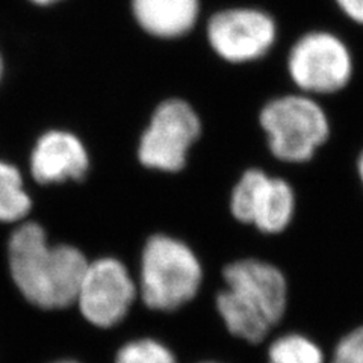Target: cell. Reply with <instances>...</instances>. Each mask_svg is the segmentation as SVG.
I'll return each mask as SVG.
<instances>
[{
  "label": "cell",
  "mask_w": 363,
  "mask_h": 363,
  "mask_svg": "<svg viewBox=\"0 0 363 363\" xmlns=\"http://www.w3.org/2000/svg\"><path fill=\"white\" fill-rule=\"evenodd\" d=\"M269 152L277 161L306 164L332 133L330 120L316 97L297 93L269 100L260 111Z\"/></svg>",
  "instance_id": "4"
},
{
  "label": "cell",
  "mask_w": 363,
  "mask_h": 363,
  "mask_svg": "<svg viewBox=\"0 0 363 363\" xmlns=\"http://www.w3.org/2000/svg\"><path fill=\"white\" fill-rule=\"evenodd\" d=\"M116 363H176L172 351L155 339H138L123 345Z\"/></svg>",
  "instance_id": "14"
},
{
  "label": "cell",
  "mask_w": 363,
  "mask_h": 363,
  "mask_svg": "<svg viewBox=\"0 0 363 363\" xmlns=\"http://www.w3.org/2000/svg\"><path fill=\"white\" fill-rule=\"evenodd\" d=\"M203 269L192 250L176 238L155 235L141 256L138 292L147 308L172 312L196 297Z\"/></svg>",
  "instance_id": "3"
},
{
  "label": "cell",
  "mask_w": 363,
  "mask_h": 363,
  "mask_svg": "<svg viewBox=\"0 0 363 363\" xmlns=\"http://www.w3.org/2000/svg\"><path fill=\"white\" fill-rule=\"evenodd\" d=\"M138 25L153 37L177 38L196 26L199 0H132Z\"/></svg>",
  "instance_id": "11"
},
{
  "label": "cell",
  "mask_w": 363,
  "mask_h": 363,
  "mask_svg": "<svg viewBox=\"0 0 363 363\" xmlns=\"http://www.w3.org/2000/svg\"><path fill=\"white\" fill-rule=\"evenodd\" d=\"M88 165L89 157L82 141L64 130L45 132L30 155V174L43 185L82 179Z\"/></svg>",
  "instance_id": "10"
},
{
  "label": "cell",
  "mask_w": 363,
  "mask_h": 363,
  "mask_svg": "<svg viewBox=\"0 0 363 363\" xmlns=\"http://www.w3.org/2000/svg\"><path fill=\"white\" fill-rule=\"evenodd\" d=\"M335 4L348 20L363 26V0H335Z\"/></svg>",
  "instance_id": "16"
},
{
  "label": "cell",
  "mask_w": 363,
  "mask_h": 363,
  "mask_svg": "<svg viewBox=\"0 0 363 363\" xmlns=\"http://www.w3.org/2000/svg\"><path fill=\"white\" fill-rule=\"evenodd\" d=\"M55 363H77V362H73V360H61V362H55Z\"/></svg>",
  "instance_id": "20"
},
{
  "label": "cell",
  "mask_w": 363,
  "mask_h": 363,
  "mask_svg": "<svg viewBox=\"0 0 363 363\" xmlns=\"http://www.w3.org/2000/svg\"><path fill=\"white\" fill-rule=\"evenodd\" d=\"M201 132L200 118L186 101L169 99L153 112L138 147L140 162L152 169L174 173L185 167L189 147Z\"/></svg>",
  "instance_id": "6"
},
{
  "label": "cell",
  "mask_w": 363,
  "mask_h": 363,
  "mask_svg": "<svg viewBox=\"0 0 363 363\" xmlns=\"http://www.w3.org/2000/svg\"><path fill=\"white\" fill-rule=\"evenodd\" d=\"M297 199L288 180L269 176L260 168L247 169L233 188L230 211L244 224L267 235H279L291 225Z\"/></svg>",
  "instance_id": "7"
},
{
  "label": "cell",
  "mask_w": 363,
  "mask_h": 363,
  "mask_svg": "<svg viewBox=\"0 0 363 363\" xmlns=\"http://www.w3.org/2000/svg\"><path fill=\"white\" fill-rule=\"evenodd\" d=\"M32 208L18 168L0 161V223L20 221Z\"/></svg>",
  "instance_id": "12"
},
{
  "label": "cell",
  "mask_w": 363,
  "mask_h": 363,
  "mask_svg": "<svg viewBox=\"0 0 363 363\" xmlns=\"http://www.w3.org/2000/svg\"><path fill=\"white\" fill-rule=\"evenodd\" d=\"M268 363H325L321 347L301 333L277 337L268 350Z\"/></svg>",
  "instance_id": "13"
},
{
  "label": "cell",
  "mask_w": 363,
  "mask_h": 363,
  "mask_svg": "<svg viewBox=\"0 0 363 363\" xmlns=\"http://www.w3.org/2000/svg\"><path fill=\"white\" fill-rule=\"evenodd\" d=\"M30 2L35 4V5H40V6H48V5L60 2V0H30Z\"/></svg>",
  "instance_id": "18"
},
{
  "label": "cell",
  "mask_w": 363,
  "mask_h": 363,
  "mask_svg": "<svg viewBox=\"0 0 363 363\" xmlns=\"http://www.w3.org/2000/svg\"><path fill=\"white\" fill-rule=\"evenodd\" d=\"M9 271L29 303L45 311L64 309L76 300L88 267L85 255L73 245H50L43 227L25 223L11 235Z\"/></svg>",
  "instance_id": "1"
},
{
  "label": "cell",
  "mask_w": 363,
  "mask_h": 363,
  "mask_svg": "<svg viewBox=\"0 0 363 363\" xmlns=\"http://www.w3.org/2000/svg\"><path fill=\"white\" fill-rule=\"evenodd\" d=\"M330 363H363V325L339 339Z\"/></svg>",
  "instance_id": "15"
},
{
  "label": "cell",
  "mask_w": 363,
  "mask_h": 363,
  "mask_svg": "<svg viewBox=\"0 0 363 363\" xmlns=\"http://www.w3.org/2000/svg\"><path fill=\"white\" fill-rule=\"evenodd\" d=\"M356 169H357V176H359L360 184H362V186H363V150L360 152V155H359V157H357Z\"/></svg>",
  "instance_id": "17"
},
{
  "label": "cell",
  "mask_w": 363,
  "mask_h": 363,
  "mask_svg": "<svg viewBox=\"0 0 363 363\" xmlns=\"http://www.w3.org/2000/svg\"><path fill=\"white\" fill-rule=\"evenodd\" d=\"M138 294V286L121 260L101 257L88 262L74 303L85 320L109 328L124 320Z\"/></svg>",
  "instance_id": "8"
},
{
  "label": "cell",
  "mask_w": 363,
  "mask_h": 363,
  "mask_svg": "<svg viewBox=\"0 0 363 363\" xmlns=\"http://www.w3.org/2000/svg\"><path fill=\"white\" fill-rule=\"evenodd\" d=\"M286 67L291 81L312 97L339 93L354 73V60L347 43L330 30H311L292 44Z\"/></svg>",
  "instance_id": "5"
},
{
  "label": "cell",
  "mask_w": 363,
  "mask_h": 363,
  "mask_svg": "<svg viewBox=\"0 0 363 363\" xmlns=\"http://www.w3.org/2000/svg\"><path fill=\"white\" fill-rule=\"evenodd\" d=\"M225 288L217 309L233 336L259 344L285 316L289 288L285 274L260 259H241L223 271Z\"/></svg>",
  "instance_id": "2"
},
{
  "label": "cell",
  "mask_w": 363,
  "mask_h": 363,
  "mask_svg": "<svg viewBox=\"0 0 363 363\" xmlns=\"http://www.w3.org/2000/svg\"><path fill=\"white\" fill-rule=\"evenodd\" d=\"M2 72H4V64H2V56H0V77H2Z\"/></svg>",
  "instance_id": "19"
},
{
  "label": "cell",
  "mask_w": 363,
  "mask_h": 363,
  "mask_svg": "<svg viewBox=\"0 0 363 363\" xmlns=\"http://www.w3.org/2000/svg\"><path fill=\"white\" fill-rule=\"evenodd\" d=\"M211 48L227 62L257 61L277 41V23L268 13L256 8L220 11L208 25Z\"/></svg>",
  "instance_id": "9"
}]
</instances>
